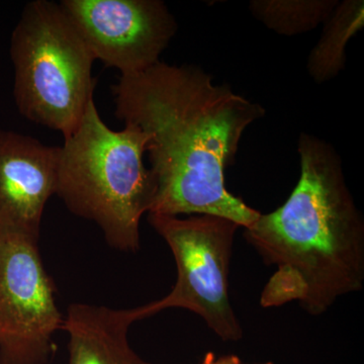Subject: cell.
Returning a JSON list of instances; mask_svg holds the SVG:
<instances>
[{
	"instance_id": "obj_5",
	"label": "cell",
	"mask_w": 364,
	"mask_h": 364,
	"mask_svg": "<svg viewBox=\"0 0 364 364\" xmlns=\"http://www.w3.org/2000/svg\"><path fill=\"white\" fill-rule=\"evenodd\" d=\"M148 222L173 254L177 279L164 298L136 306L139 321L167 309H184L205 321L223 341H239L243 329L229 296V274L239 225L212 215L148 214Z\"/></svg>"
},
{
	"instance_id": "obj_8",
	"label": "cell",
	"mask_w": 364,
	"mask_h": 364,
	"mask_svg": "<svg viewBox=\"0 0 364 364\" xmlns=\"http://www.w3.org/2000/svg\"><path fill=\"white\" fill-rule=\"evenodd\" d=\"M59 147L0 129V231L39 241L48 200L56 195Z\"/></svg>"
},
{
	"instance_id": "obj_7",
	"label": "cell",
	"mask_w": 364,
	"mask_h": 364,
	"mask_svg": "<svg viewBox=\"0 0 364 364\" xmlns=\"http://www.w3.org/2000/svg\"><path fill=\"white\" fill-rule=\"evenodd\" d=\"M60 6L93 58L121 76L160 62L177 31L173 14L160 0H62Z\"/></svg>"
},
{
	"instance_id": "obj_6",
	"label": "cell",
	"mask_w": 364,
	"mask_h": 364,
	"mask_svg": "<svg viewBox=\"0 0 364 364\" xmlns=\"http://www.w3.org/2000/svg\"><path fill=\"white\" fill-rule=\"evenodd\" d=\"M38 242L0 231V364H47L63 327Z\"/></svg>"
},
{
	"instance_id": "obj_2",
	"label": "cell",
	"mask_w": 364,
	"mask_h": 364,
	"mask_svg": "<svg viewBox=\"0 0 364 364\" xmlns=\"http://www.w3.org/2000/svg\"><path fill=\"white\" fill-rule=\"evenodd\" d=\"M301 176L284 205L260 214L244 237L275 267L260 296L263 308L298 301L320 316L364 286V220L329 142L301 133Z\"/></svg>"
},
{
	"instance_id": "obj_4",
	"label": "cell",
	"mask_w": 364,
	"mask_h": 364,
	"mask_svg": "<svg viewBox=\"0 0 364 364\" xmlns=\"http://www.w3.org/2000/svg\"><path fill=\"white\" fill-rule=\"evenodd\" d=\"M14 95L21 116L71 135L93 100V58L60 4L28 2L11 39Z\"/></svg>"
},
{
	"instance_id": "obj_1",
	"label": "cell",
	"mask_w": 364,
	"mask_h": 364,
	"mask_svg": "<svg viewBox=\"0 0 364 364\" xmlns=\"http://www.w3.org/2000/svg\"><path fill=\"white\" fill-rule=\"evenodd\" d=\"M116 116L148 134L154 200L148 214L212 215L243 227L260 215L226 188L242 136L265 109L193 65L158 62L112 86Z\"/></svg>"
},
{
	"instance_id": "obj_3",
	"label": "cell",
	"mask_w": 364,
	"mask_h": 364,
	"mask_svg": "<svg viewBox=\"0 0 364 364\" xmlns=\"http://www.w3.org/2000/svg\"><path fill=\"white\" fill-rule=\"evenodd\" d=\"M114 131L95 100L59 147L56 195L72 214L95 223L109 247L135 253L140 223L152 208L154 181L144 164L150 136L132 124Z\"/></svg>"
},
{
	"instance_id": "obj_12",
	"label": "cell",
	"mask_w": 364,
	"mask_h": 364,
	"mask_svg": "<svg viewBox=\"0 0 364 364\" xmlns=\"http://www.w3.org/2000/svg\"><path fill=\"white\" fill-rule=\"evenodd\" d=\"M200 364H242V361L240 358L235 354H227L217 358L214 352H208Z\"/></svg>"
},
{
	"instance_id": "obj_9",
	"label": "cell",
	"mask_w": 364,
	"mask_h": 364,
	"mask_svg": "<svg viewBox=\"0 0 364 364\" xmlns=\"http://www.w3.org/2000/svg\"><path fill=\"white\" fill-rule=\"evenodd\" d=\"M136 321V308L70 304L62 327L69 338L68 364H153L129 342V329Z\"/></svg>"
},
{
	"instance_id": "obj_13",
	"label": "cell",
	"mask_w": 364,
	"mask_h": 364,
	"mask_svg": "<svg viewBox=\"0 0 364 364\" xmlns=\"http://www.w3.org/2000/svg\"><path fill=\"white\" fill-rule=\"evenodd\" d=\"M258 364H273L272 363H258Z\"/></svg>"
},
{
	"instance_id": "obj_10",
	"label": "cell",
	"mask_w": 364,
	"mask_h": 364,
	"mask_svg": "<svg viewBox=\"0 0 364 364\" xmlns=\"http://www.w3.org/2000/svg\"><path fill=\"white\" fill-rule=\"evenodd\" d=\"M363 26V0H344L337 4L309 55L306 69L315 82H327L344 70L347 44Z\"/></svg>"
},
{
	"instance_id": "obj_11",
	"label": "cell",
	"mask_w": 364,
	"mask_h": 364,
	"mask_svg": "<svg viewBox=\"0 0 364 364\" xmlns=\"http://www.w3.org/2000/svg\"><path fill=\"white\" fill-rule=\"evenodd\" d=\"M338 4L337 0H252L249 9L269 30L291 37L324 23Z\"/></svg>"
}]
</instances>
